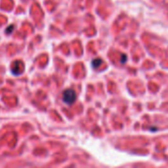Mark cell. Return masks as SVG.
<instances>
[{
	"label": "cell",
	"instance_id": "1",
	"mask_svg": "<svg viewBox=\"0 0 168 168\" xmlns=\"http://www.w3.org/2000/svg\"><path fill=\"white\" fill-rule=\"evenodd\" d=\"M77 99V95L73 90H65L63 92V100L67 104H73Z\"/></svg>",
	"mask_w": 168,
	"mask_h": 168
},
{
	"label": "cell",
	"instance_id": "2",
	"mask_svg": "<svg viewBox=\"0 0 168 168\" xmlns=\"http://www.w3.org/2000/svg\"><path fill=\"white\" fill-rule=\"evenodd\" d=\"M102 63V60L101 59H95V60H92V62H91V65H92V67L93 68H97L99 65H100Z\"/></svg>",
	"mask_w": 168,
	"mask_h": 168
},
{
	"label": "cell",
	"instance_id": "3",
	"mask_svg": "<svg viewBox=\"0 0 168 168\" xmlns=\"http://www.w3.org/2000/svg\"><path fill=\"white\" fill-rule=\"evenodd\" d=\"M13 29H14V26H13V25H11L9 28L6 29V34H11L12 33V30H13Z\"/></svg>",
	"mask_w": 168,
	"mask_h": 168
}]
</instances>
